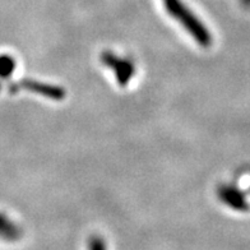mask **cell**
Here are the masks:
<instances>
[{
	"instance_id": "1",
	"label": "cell",
	"mask_w": 250,
	"mask_h": 250,
	"mask_svg": "<svg viewBox=\"0 0 250 250\" xmlns=\"http://www.w3.org/2000/svg\"><path fill=\"white\" fill-rule=\"evenodd\" d=\"M165 9L170 16L176 20L181 26L184 27L191 37L197 41L201 46L209 47L213 42L211 32L207 30L203 22L195 17L190 9H188L181 0H164Z\"/></svg>"
},
{
	"instance_id": "7",
	"label": "cell",
	"mask_w": 250,
	"mask_h": 250,
	"mask_svg": "<svg viewBox=\"0 0 250 250\" xmlns=\"http://www.w3.org/2000/svg\"><path fill=\"white\" fill-rule=\"evenodd\" d=\"M88 247L93 250H97V249H105V243L99 239V237H92L88 243Z\"/></svg>"
},
{
	"instance_id": "3",
	"label": "cell",
	"mask_w": 250,
	"mask_h": 250,
	"mask_svg": "<svg viewBox=\"0 0 250 250\" xmlns=\"http://www.w3.org/2000/svg\"><path fill=\"white\" fill-rule=\"evenodd\" d=\"M217 197L227 207L232 208L234 211L237 212H249L250 204L248 202L247 197L240 189L230 184L218 185L217 188Z\"/></svg>"
},
{
	"instance_id": "8",
	"label": "cell",
	"mask_w": 250,
	"mask_h": 250,
	"mask_svg": "<svg viewBox=\"0 0 250 250\" xmlns=\"http://www.w3.org/2000/svg\"><path fill=\"white\" fill-rule=\"evenodd\" d=\"M240 4L244 8H250V0H240Z\"/></svg>"
},
{
	"instance_id": "6",
	"label": "cell",
	"mask_w": 250,
	"mask_h": 250,
	"mask_svg": "<svg viewBox=\"0 0 250 250\" xmlns=\"http://www.w3.org/2000/svg\"><path fill=\"white\" fill-rule=\"evenodd\" d=\"M18 235H20L18 229L5 216L0 214V236L13 240V239L18 237Z\"/></svg>"
},
{
	"instance_id": "5",
	"label": "cell",
	"mask_w": 250,
	"mask_h": 250,
	"mask_svg": "<svg viewBox=\"0 0 250 250\" xmlns=\"http://www.w3.org/2000/svg\"><path fill=\"white\" fill-rule=\"evenodd\" d=\"M16 70V60L12 55H0V78H9Z\"/></svg>"
},
{
	"instance_id": "4",
	"label": "cell",
	"mask_w": 250,
	"mask_h": 250,
	"mask_svg": "<svg viewBox=\"0 0 250 250\" xmlns=\"http://www.w3.org/2000/svg\"><path fill=\"white\" fill-rule=\"evenodd\" d=\"M21 87L28 89V91L33 93H39V95L47 97V99L55 100V101H62L66 95L65 89H62V87L37 82V81H32V79H23L21 82Z\"/></svg>"
},
{
	"instance_id": "2",
	"label": "cell",
	"mask_w": 250,
	"mask_h": 250,
	"mask_svg": "<svg viewBox=\"0 0 250 250\" xmlns=\"http://www.w3.org/2000/svg\"><path fill=\"white\" fill-rule=\"evenodd\" d=\"M101 62L114 72L116 82L122 87L126 86L134 76L135 68L132 60L122 59L110 51H104L101 54Z\"/></svg>"
}]
</instances>
